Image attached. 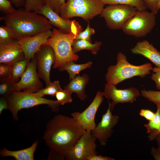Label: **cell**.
I'll use <instances>...</instances> for the list:
<instances>
[{"label": "cell", "instance_id": "1", "mask_svg": "<svg viewBox=\"0 0 160 160\" xmlns=\"http://www.w3.org/2000/svg\"><path fill=\"white\" fill-rule=\"evenodd\" d=\"M72 117L59 114L47 123L43 138L50 149L49 159H64L67 153L85 132Z\"/></svg>", "mask_w": 160, "mask_h": 160}, {"label": "cell", "instance_id": "2", "mask_svg": "<svg viewBox=\"0 0 160 160\" xmlns=\"http://www.w3.org/2000/svg\"><path fill=\"white\" fill-rule=\"evenodd\" d=\"M0 20L12 30L17 40L33 36L52 28V25L44 16L25 9L16 10L1 17Z\"/></svg>", "mask_w": 160, "mask_h": 160}, {"label": "cell", "instance_id": "3", "mask_svg": "<svg viewBox=\"0 0 160 160\" xmlns=\"http://www.w3.org/2000/svg\"><path fill=\"white\" fill-rule=\"evenodd\" d=\"M82 31L79 23L67 33L59 29H53L52 36L44 44L50 46L54 51L56 60L53 68H59L69 61L76 62L79 59V56L73 52L72 45L76 36Z\"/></svg>", "mask_w": 160, "mask_h": 160}, {"label": "cell", "instance_id": "4", "mask_svg": "<svg viewBox=\"0 0 160 160\" xmlns=\"http://www.w3.org/2000/svg\"><path fill=\"white\" fill-rule=\"evenodd\" d=\"M116 60V65L108 67L105 76L107 83L115 85L135 76L144 78L150 74L153 69L150 63L139 65L131 64L127 61L126 56L121 52L118 53Z\"/></svg>", "mask_w": 160, "mask_h": 160}, {"label": "cell", "instance_id": "5", "mask_svg": "<svg viewBox=\"0 0 160 160\" xmlns=\"http://www.w3.org/2000/svg\"><path fill=\"white\" fill-rule=\"evenodd\" d=\"M105 5L100 0H68L61 7L60 15L65 19L78 17L89 22L100 14Z\"/></svg>", "mask_w": 160, "mask_h": 160}, {"label": "cell", "instance_id": "6", "mask_svg": "<svg viewBox=\"0 0 160 160\" xmlns=\"http://www.w3.org/2000/svg\"><path fill=\"white\" fill-rule=\"evenodd\" d=\"M8 103V109L11 113L13 119H18V113L19 111L24 108H29L41 105H47L53 112L59 111L60 103L57 100L48 99L43 97H39L32 93L24 91H14L7 98Z\"/></svg>", "mask_w": 160, "mask_h": 160}, {"label": "cell", "instance_id": "7", "mask_svg": "<svg viewBox=\"0 0 160 160\" xmlns=\"http://www.w3.org/2000/svg\"><path fill=\"white\" fill-rule=\"evenodd\" d=\"M155 15L146 10H138L124 24L122 30L128 35L137 37L145 36L151 31L156 25Z\"/></svg>", "mask_w": 160, "mask_h": 160}, {"label": "cell", "instance_id": "8", "mask_svg": "<svg viewBox=\"0 0 160 160\" xmlns=\"http://www.w3.org/2000/svg\"><path fill=\"white\" fill-rule=\"evenodd\" d=\"M138 9L127 5H108L104 7L100 16L104 19L107 27L112 30L122 29L126 23L136 13Z\"/></svg>", "mask_w": 160, "mask_h": 160}, {"label": "cell", "instance_id": "9", "mask_svg": "<svg viewBox=\"0 0 160 160\" xmlns=\"http://www.w3.org/2000/svg\"><path fill=\"white\" fill-rule=\"evenodd\" d=\"M96 140L91 131H86L66 154L65 159L68 160H88L90 156L96 153Z\"/></svg>", "mask_w": 160, "mask_h": 160}, {"label": "cell", "instance_id": "10", "mask_svg": "<svg viewBox=\"0 0 160 160\" xmlns=\"http://www.w3.org/2000/svg\"><path fill=\"white\" fill-rule=\"evenodd\" d=\"M36 69V60L34 55L20 80L14 84V91L23 90L34 93L43 88V84L39 80Z\"/></svg>", "mask_w": 160, "mask_h": 160}, {"label": "cell", "instance_id": "11", "mask_svg": "<svg viewBox=\"0 0 160 160\" xmlns=\"http://www.w3.org/2000/svg\"><path fill=\"white\" fill-rule=\"evenodd\" d=\"M104 96L103 92H97L89 106L81 112H75L71 113L72 117L84 130L92 131L96 127L95 116L102 103Z\"/></svg>", "mask_w": 160, "mask_h": 160}, {"label": "cell", "instance_id": "12", "mask_svg": "<svg viewBox=\"0 0 160 160\" xmlns=\"http://www.w3.org/2000/svg\"><path fill=\"white\" fill-rule=\"evenodd\" d=\"M36 69L40 78L45 82L46 86L51 82L50 73L51 67L55 63L56 57L54 51L49 45L43 44L35 54Z\"/></svg>", "mask_w": 160, "mask_h": 160}, {"label": "cell", "instance_id": "13", "mask_svg": "<svg viewBox=\"0 0 160 160\" xmlns=\"http://www.w3.org/2000/svg\"><path fill=\"white\" fill-rule=\"evenodd\" d=\"M119 119V116L112 114L109 103L108 107L106 112L102 115L100 121L91 131L92 135L99 142L100 145L105 146L106 145Z\"/></svg>", "mask_w": 160, "mask_h": 160}, {"label": "cell", "instance_id": "14", "mask_svg": "<svg viewBox=\"0 0 160 160\" xmlns=\"http://www.w3.org/2000/svg\"><path fill=\"white\" fill-rule=\"evenodd\" d=\"M115 86L107 83L103 92L104 97L112 100V102L110 103L112 111L117 104L133 103L140 95L138 90L135 87L121 89H117Z\"/></svg>", "mask_w": 160, "mask_h": 160}, {"label": "cell", "instance_id": "15", "mask_svg": "<svg viewBox=\"0 0 160 160\" xmlns=\"http://www.w3.org/2000/svg\"><path fill=\"white\" fill-rule=\"evenodd\" d=\"M52 34V31L48 30L17 40L24 53L25 59L30 61L41 46L46 43Z\"/></svg>", "mask_w": 160, "mask_h": 160}, {"label": "cell", "instance_id": "16", "mask_svg": "<svg viewBox=\"0 0 160 160\" xmlns=\"http://www.w3.org/2000/svg\"><path fill=\"white\" fill-rule=\"evenodd\" d=\"M24 59V53L17 39L0 44V63L11 66Z\"/></svg>", "mask_w": 160, "mask_h": 160}, {"label": "cell", "instance_id": "17", "mask_svg": "<svg viewBox=\"0 0 160 160\" xmlns=\"http://www.w3.org/2000/svg\"><path fill=\"white\" fill-rule=\"evenodd\" d=\"M44 16L52 25L57 27L62 32L68 33L79 23L74 20L65 19L55 12L48 4H45L37 13Z\"/></svg>", "mask_w": 160, "mask_h": 160}, {"label": "cell", "instance_id": "18", "mask_svg": "<svg viewBox=\"0 0 160 160\" xmlns=\"http://www.w3.org/2000/svg\"><path fill=\"white\" fill-rule=\"evenodd\" d=\"M131 51L133 54L141 55L160 67V52L146 40L138 42Z\"/></svg>", "mask_w": 160, "mask_h": 160}, {"label": "cell", "instance_id": "19", "mask_svg": "<svg viewBox=\"0 0 160 160\" xmlns=\"http://www.w3.org/2000/svg\"><path fill=\"white\" fill-rule=\"evenodd\" d=\"M89 80V77L86 74H84L81 76L77 75L71 80L64 88L72 93H76L80 100H84L87 97L85 88Z\"/></svg>", "mask_w": 160, "mask_h": 160}, {"label": "cell", "instance_id": "20", "mask_svg": "<svg viewBox=\"0 0 160 160\" xmlns=\"http://www.w3.org/2000/svg\"><path fill=\"white\" fill-rule=\"evenodd\" d=\"M38 144L35 141L30 147L19 150L12 151L3 148L0 152L1 157L10 156L16 160H34V154Z\"/></svg>", "mask_w": 160, "mask_h": 160}, {"label": "cell", "instance_id": "21", "mask_svg": "<svg viewBox=\"0 0 160 160\" xmlns=\"http://www.w3.org/2000/svg\"><path fill=\"white\" fill-rule=\"evenodd\" d=\"M92 65L91 61L82 64H77L73 60L69 61L59 68L61 71H67L68 73L70 80L74 78L81 71L90 68Z\"/></svg>", "mask_w": 160, "mask_h": 160}, {"label": "cell", "instance_id": "22", "mask_svg": "<svg viewBox=\"0 0 160 160\" xmlns=\"http://www.w3.org/2000/svg\"><path fill=\"white\" fill-rule=\"evenodd\" d=\"M102 44L101 41H96L94 44L83 40L75 39L73 43L72 48L74 53L83 50L91 51L93 54H96Z\"/></svg>", "mask_w": 160, "mask_h": 160}, {"label": "cell", "instance_id": "23", "mask_svg": "<svg viewBox=\"0 0 160 160\" xmlns=\"http://www.w3.org/2000/svg\"><path fill=\"white\" fill-rule=\"evenodd\" d=\"M30 62L25 59L12 65L9 80L14 84L17 83L24 73Z\"/></svg>", "mask_w": 160, "mask_h": 160}, {"label": "cell", "instance_id": "24", "mask_svg": "<svg viewBox=\"0 0 160 160\" xmlns=\"http://www.w3.org/2000/svg\"><path fill=\"white\" fill-rule=\"evenodd\" d=\"M144 126L147 130V133H150L148 136L149 140H152L155 139L160 131V113L158 107L154 118L145 124Z\"/></svg>", "mask_w": 160, "mask_h": 160}, {"label": "cell", "instance_id": "25", "mask_svg": "<svg viewBox=\"0 0 160 160\" xmlns=\"http://www.w3.org/2000/svg\"><path fill=\"white\" fill-rule=\"evenodd\" d=\"M62 90L58 80L51 82L45 88H43L37 92L32 93L34 96L42 97L46 95L55 96L56 93Z\"/></svg>", "mask_w": 160, "mask_h": 160}, {"label": "cell", "instance_id": "26", "mask_svg": "<svg viewBox=\"0 0 160 160\" xmlns=\"http://www.w3.org/2000/svg\"><path fill=\"white\" fill-rule=\"evenodd\" d=\"M103 3L108 5H127L136 7L138 10H145L147 8L142 0H100Z\"/></svg>", "mask_w": 160, "mask_h": 160}, {"label": "cell", "instance_id": "27", "mask_svg": "<svg viewBox=\"0 0 160 160\" xmlns=\"http://www.w3.org/2000/svg\"><path fill=\"white\" fill-rule=\"evenodd\" d=\"M14 83L9 79L0 80V95L6 98L14 92Z\"/></svg>", "mask_w": 160, "mask_h": 160}, {"label": "cell", "instance_id": "28", "mask_svg": "<svg viewBox=\"0 0 160 160\" xmlns=\"http://www.w3.org/2000/svg\"><path fill=\"white\" fill-rule=\"evenodd\" d=\"M16 39L13 31L5 25L0 27V44L3 43Z\"/></svg>", "mask_w": 160, "mask_h": 160}, {"label": "cell", "instance_id": "29", "mask_svg": "<svg viewBox=\"0 0 160 160\" xmlns=\"http://www.w3.org/2000/svg\"><path fill=\"white\" fill-rule=\"evenodd\" d=\"M44 5V0H25L24 9L27 11L37 13Z\"/></svg>", "mask_w": 160, "mask_h": 160}, {"label": "cell", "instance_id": "30", "mask_svg": "<svg viewBox=\"0 0 160 160\" xmlns=\"http://www.w3.org/2000/svg\"><path fill=\"white\" fill-rule=\"evenodd\" d=\"M72 93L69 91L64 89L58 92L55 97L57 100L60 103L61 105H63L72 102Z\"/></svg>", "mask_w": 160, "mask_h": 160}, {"label": "cell", "instance_id": "31", "mask_svg": "<svg viewBox=\"0 0 160 160\" xmlns=\"http://www.w3.org/2000/svg\"><path fill=\"white\" fill-rule=\"evenodd\" d=\"M141 95L154 103L160 104V91L143 89L141 91Z\"/></svg>", "mask_w": 160, "mask_h": 160}, {"label": "cell", "instance_id": "32", "mask_svg": "<svg viewBox=\"0 0 160 160\" xmlns=\"http://www.w3.org/2000/svg\"><path fill=\"white\" fill-rule=\"evenodd\" d=\"M95 32L94 29L90 26L89 23L88 22L86 29L84 31L80 32L76 36L75 39L85 40L92 43L91 37L92 35L95 34Z\"/></svg>", "mask_w": 160, "mask_h": 160}, {"label": "cell", "instance_id": "33", "mask_svg": "<svg viewBox=\"0 0 160 160\" xmlns=\"http://www.w3.org/2000/svg\"><path fill=\"white\" fill-rule=\"evenodd\" d=\"M65 0H44V4H48L57 13L60 15V9Z\"/></svg>", "mask_w": 160, "mask_h": 160}, {"label": "cell", "instance_id": "34", "mask_svg": "<svg viewBox=\"0 0 160 160\" xmlns=\"http://www.w3.org/2000/svg\"><path fill=\"white\" fill-rule=\"evenodd\" d=\"M0 9L6 14L12 13L16 10L9 0H0Z\"/></svg>", "mask_w": 160, "mask_h": 160}, {"label": "cell", "instance_id": "35", "mask_svg": "<svg viewBox=\"0 0 160 160\" xmlns=\"http://www.w3.org/2000/svg\"><path fill=\"white\" fill-rule=\"evenodd\" d=\"M11 66L0 63V80L9 79Z\"/></svg>", "mask_w": 160, "mask_h": 160}, {"label": "cell", "instance_id": "36", "mask_svg": "<svg viewBox=\"0 0 160 160\" xmlns=\"http://www.w3.org/2000/svg\"><path fill=\"white\" fill-rule=\"evenodd\" d=\"M146 7L150 10L151 12L156 15L159 9L158 4L159 0H142Z\"/></svg>", "mask_w": 160, "mask_h": 160}, {"label": "cell", "instance_id": "37", "mask_svg": "<svg viewBox=\"0 0 160 160\" xmlns=\"http://www.w3.org/2000/svg\"><path fill=\"white\" fill-rule=\"evenodd\" d=\"M152 71L151 79L155 82L156 88L160 90V67L156 66L153 68Z\"/></svg>", "mask_w": 160, "mask_h": 160}, {"label": "cell", "instance_id": "38", "mask_svg": "<svg viewBox=\"0 0 160 160\" xmlns=\"http://www.w3.org/2000/svg\"><path fill=\"white\" fill-rule=\"evenodd\" d=\"M139 115L145 118L147 120L149 121L154 118L155 113H154L149 109H142L140 111Z\"/></svg>", "mask_w": 160, "mask_h": 160}, {"label": "cell", "instance_id": "39", "mask_svg": "<svg viewBox=\"0 0 160 160\" xmlns=\"http://www.w3.org/2000/svg\"><path fill=\"white\" fill-rule=\"evenodd\" d=\"M115 159L109 157L104 156L101 155H97L94 153L90 156L88 160H115Z\"/></svg>", "mask_w": 160, "mask_h": 160}, {"label": "cell", "instance_id": "40", "mask_svg": "<svg viewBox=\"0 0 160 160\" xmlns=\"http://www.w3.org/2000/svg\"><path fill=\"white\" fill-rule=\"evenodd\" d=\"M8 109V103L7 98L1 97L0 98V114H1L4 109Z\"/></svg>", "mask_w": 160, "mask_h": 160}, {"label": "cell", "instance_id": "41", "mask_svg": "<svg viewBox=\"0 0 160 160\" xmlns=\"http://www.w3.org/2000/svg\"><path fill=\"white\" fill-rule=\"evenodd\" d=\"M151 153L155 160H160V150L159 148H152Z\"/></svg>", "mask_w": 160, "mask_h": 160}, {"label": "cell", "instance_id": "42", "mask_svg": "<svg viewBox=\"0 0 160 160\" xmlns=\"http://www.w3.org/2000/svg\"><path fill=\"white\" fill-rule=\"evenodd\" d=\"M12 3L17 7L24 6L25 0H9Z\"/></svg>", "mask_w": 160, "mask_h": 160}, {"label": "cell", "instance_id": "43", "mask_svg": "<svg viewBox=\"0 0 160 160\" xmlns=\"http://www.w3.org/2000/svg\"><path fill=\"white\" fill-rule=\"evenodd\" d=\"M158 145V148L160 150V133L156 138Z\"/></svg>", "mask_w": 160, "mask_h": 160}, {"label": "cell", "instance_id": "44", "mask_svg": "<svg viewBox=\"0 0 160 160\" xmlns=\"http://www.w3.org/2000/svg\"><path fill=\"white\" fill-rule=\"evenodd\" d=\"M154 104H155L156 105L157 107H158L159 108V111H160V104H159L158 103H155ZM160 133V131L159 132V134Z\"/></svg>", "mask_w": 160, "mask_h": 160}, {"label": "cell", "instance_id": "45", "mask_svg": "<svg viewBox=\"0 0 160 160\" xmlns=\"http://www.w3.org/2000/svg\"><path fill=\"white\" fill-rule=\"evenodd\" d=\"M158 7L159 9L160 8V0H159L158 4Z\"/></svg>", "mask_w": 160, "mask_h": 160}]
</instances>
